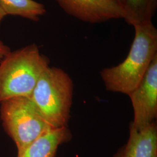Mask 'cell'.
Instances as JSON below:
<instances>
[{
	"instance_id": "cell-1",
	"label": "cell",
	"mask_w": 157,
	"mask_h": 157,
	"mask_svg": "<svg viewBox=\"0 0 157 157\" xmlns=\"http://www.w3.org/2000/svg\"><path fill=\"white\" fill-rule=\"evenodd\" d=\"M133 27L135 37L126 59L118 65L100 72L108 91L128 95L140 83L157 56V29L152 22Z\"/></svg>"
},
{
	"instance_id": "cell-2",
	"label": "cell",
	"mask_w": 157,
	"mask_h": 157,
	"mask_svg": "<svg viewBox=\"0 0 157 157\" xmlns=\"http://www.w3.org/2000/svg\"><path fill=\"white\" fill-rule=\"evenodd\" d=\"M50 59L32 44L10 51L0 60V102L15 97L29 98Z\"/></svg>"
},
{
	"instance_id": "cell-3",
	"label": "cell",
	"mask_w": 157,
	"mask_h": 157,
	"mask_svg": "<svg viewBox=\"0 0 157 157\" xmlns=\"http://www.w3.org/2000/svg\"><path fill=\"white\" fill-rule=\"evenodd\" d=\"M73 82L62 69L47 67L29 98L52 128L67 126L73 97Z\"/></svg>"
},
{
	"instance_id": "cell-4",
	"label": "cell",
	"mask_w": 157,
	"mask_h": 157,
	"mask_svg": "<svg viewBox=\"0 0 157 157\" xmlns=\"http://www.w3.org/2000/svg\"><path fill=\"white\" fill-rule=\"evenodd\" d=\"M0 119L4 130L16 145L17 157L41 135L53 129L28 97H15L1 102Z\"/></svg>"
},
{
	"instance_id": "cell-5",
	"label": "cell",
	"mask_w": 157,
	"mask_h": 157,
	"mask_svg": "<svg viewBox=\"0 0 157 157\" xmlns=\"http://www.w3.org/2000/svg\"><path fill=\"white\" fill-rule=\"evenodd\" d=\"M128 95L134 111L130 124L137 130L144 129L157 117V56L154 57L140 83Z\"/></svg>"
},
{
	"instance_id": "cell-6",
	"label": "cell",
	"mask_w": 157,
	"mask_h": 157,
	"mask_svg": "<svg viewBox=\"0 0 157 157\" xmlns=\"http://www.w3.org/2000/svg\"><path fill=\"white\" fill-rule=\"evenodd\" d=\"M68 15L90 23L124 18L122 8L111 0H56Z\"/></svg>"
},
{
	"instance_id": "cell-7",
	"label": "cell",
	"mask_w": 157,
	"mask_h": 157,
	"mask_svg": "<svg viewBox=\"0 0 157 157\" xmlns=\"http://www.w3.org/2000/svg\"><path fill=\"white\" fill-rule=\"evenodd\" d=\"M113 157H157L156 121L140 130L130 124L128 142L118 150Z\"/></svg>"
},
{
	"instance_id": "cell-8",
	"label": "cell",
	"mask_w": 157,
	"mask_h": 157,
	"mask_svg": "<svg viewBox=\"0 0 157 157\" xmlns=\"http://www.w3.org/2000/svg\"><path fill=\"white\" fill-rule=\"evenodd\" d=\"M71 139L67 126L50 129L34 141L18 157H56L58 147Z\"/></svg>"
},
{
	"instance_id": "cell-9",
	"label": "cell",
	"mask_w": 157,
	"mask_h": 157,
	"mask_svg": "<svg viewBox=\"0 0 157 157\" xmlns=\"http://www.w3.org/2000/svg\"><path fill=\"white\" fill-rule=\"evenodd\" d=\"M157 8V0H124V19L133 26L151 22Z\"/></svg>"
},
{
	"instance_id": "cell-10",
	"label": "cell",
	"mask_w": 157,
	"mask_h": 157,
	"mask_svg": "<svg viewBox=\"0 0 157 157\" xmlns=\"http://www.w3.org/2000/svg\"><path fill=\"white\" fill-rule=\"evenodd\" d=\"M0 7L6 16H19L38 21L46 13L45 6L34 0H0Z\"/></svg>"
},
{
	"instance_id": "cell-11",
	"label": "cell",
	"mask_w": 157,
	"mask_h": 157,
	"mask_svg": "<svg viewBox=\"0 0 157 157\" xmlns=\"http://www.w3.org/2000/svg\"><path fill=\"white\" fill-rule=\"evenodd\" d=\"M11 48L0 40V60L11 51Z\"/></svg>"
},
{
	"instance_id": "cell-12",
	"label": "cell",
	"mask_w": 157,
	"mask_h": 157,
	"mask_svg": "<svg viewBox=\"0 0 157 157\" xmlns=\"http://www.w3.org/2000/svg\"><path fill=\"white\" fill-rule=\"evenodd\" d=\"M113 1V2L116 3L117 4H118V6H121L123 9V6H124V0H111ZM124 10V9H123Z\"/></svg>"
},
{
	"instance_id": "cell-13",
	"label": "cell",
	"mask_w": 157,
	"mask_h": 157,
	"mask_svg": "<svg viewBox=\"0 0 157 157\" xmlns=\"http://www.w3.org/2000/svg\"><path fill=\"white\" fill-rule=\"evenodd\" d=\"M6 17V14L4 13V12L2 10V9L0 7V25L1 24V23L2 22V20L4 19V18Z\"/></svg>"
}]
</instances>
